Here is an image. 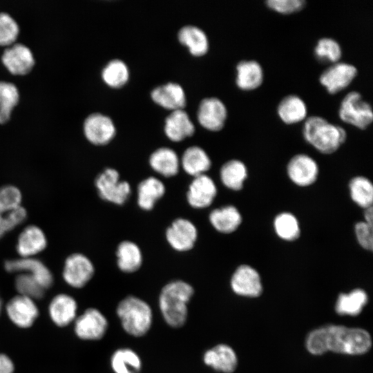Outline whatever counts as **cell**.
Here are the masks:
<instances>
[{"label": "cell", "mask_w": 373, "mask_h": 373, "mask_svg": "<svg viewBox=\"0 0 373 373\" xmlns=\"http://www.w3.org/2000/svg\"><path fill=\"white\" fill-rule=\"evenodd\" d=\"M370 334L361 328L327 325L312 331L307 337L306 347L312 354L331 351L347 354H362L371 347Z\"/></svg>", "instance_id": "obj_1"}, {"label": "cell", "mask_w": 373, "mask_h": 373, "mask_svg": "<svg viewBox=\"0 0 373 373\" xmlns=\"http://www.w3.org/2000/svg\"><path fill=\"white\" fill-rule=\"evenodd\" d=\"M194 294L188 283L177 280L164 285L159 296V307L166 323L172 327H180L188 316L187 304Z\"/></svg>", "instance_id": "obj_2"}, {"label": "cell", "mask_w": 373, "mask_h": 373, "mask_svg": "<svg viewBox=\"0 0 373 373\" xmlns=\"http://www.w3.org/2000/svg\"><path fill=\"white\" fill-rule=\"evenodd\" d=\"M303 135L309 144L323 154L336 151L347 138L344 128L320 116H312L305 120Z\"/></svg>", "instance_id": "obj_3"}, {"label": "cell", "mask_w": 373, "mask_h": 373, "mask_svg": "<svg viewBox=\"0 0 373 373\" xmlns=\"http://www.w3.org/2000/svg\"><path fill=\"white\" fill-rule=\"evenodd\" d=\"M116 312L123 329L133 336H144L151 327L152 309L140 298L134 296L124 298L118 303Z\"/></svg>", "instance_id": "obj_4"}, {"label": "cell", "mask_w": 373, "mask_h": 373, "mask_svg": "<svg viewBox=\"0 0 373 373\" xmlns=\"http://www.w3.org/2000/svg\"><path fill=\"white\" fill-rule=\"evenodd\" d=\"M21 193L17 187L6 185L0 188V238L26 218L27 212L21 204Z\"/></svg>", "instance_id": "obj_5"}, {"label": "cell", "mask_w": 373, "mask_h": 373, "mask_svg": "<svg viewBox=\"0 0 373 373\" xmlns=\"http://www.w3.org/2000/svg\"><path fill=\"white\" fill-rule=\"evenodd\" d=\"M95 184L102 200L117 205L124 204L131 194L130 184L121 180L119 172L113 168H106L102 171Z\"/></svg>", "instance_id": "obj_6"}, {"label": "cell", "mask_w": 373, "mask_h": 373, "mask_svg": "<svg viewBox=\"0 0 373 373\" xmlns=\"http://www.w3.org/2000/svg\"><path fill=\"white\" fill-rule=\"evenodd\" d=\"M340 119L359 129L367 128L373 121L371 105L363 100L360 93H348L341 102L338 110Z\"/></svg>", "instance_id": "obj_7"}, {"label": "cell", "mask_w": 373, "mask_h": 373, "mask_svg": "<svg viewBox=\"0 0 373 373\" xmlns=\"http://www.w3.org/2000/svg\"><path fill=\"white\" fill-rule=\"evenodd\" d=\"M1 61L8 73L15 77L28 75L35 65L32 52L27 46L20 42L4 48Z\"/></svg>", "instance_id": "obj_8"}, {"label": "cell", "mask_w": 373, "mask_h": 373, "mask_svg": "<svg viewBox=\"0 0 373 373\" xmlns=\"http://www.w3.org/2000/svg\"><path fill=\"white\" fill-rule=\"evenodd\" d=\"M82 132L88 142L95 146H102L113 139L115 127L109 117L95 112L88 114L84 119Z\"/></svg>", "instance_id": "obj_9"}, {"label": "cell", "mask_w": 373, "mask_h": 373, "mask_svg": "<svg viewBox=\"0 0 373 373\" xmlns=\"http://www.w3.org/2000/svg\"><path fill=\"white\" fill-rule=\"evenodd\" d=\"M165 237L174 250L184 252L194 247L198 238V229L191 220L178 218L167 227Z\"/></svg>", "instance_id": "obj_10"}, {"label": "cell", "mask_w": 373, "mask_h": 373, "mask_svg": "<svg viewBox=\"0 0 373 373\" xmlns=\"http://www.w3.org/2000/svg\"><path fill=\"white\" fill-rule=\"evenodd\" d=\"M95 268L91 260L82 254L69 256L64 263L63 278L71 287L81 288L93 276Z\"/></svg>", "instance_id": "obj_11"}, {"label": "cell", "mask_w": 373, "mask_h": 373, "mask_svg": "<svg viewBox=\"0 0 373 373\" xmlns=\"http://www.w3.org/2000/svg\"><path fill=\"white\" fill-rule=\"evenodd\" d=\"M287 173L290 180L301 187L309 186L317 180L319 169L317 162L307 154H297L287 165Z\"/></svg>", "instance_id": "obj_12"}, {"label": "cell", "mask_w": 373, "mask_h": 373, "mask_svg": "<svg viewBox=\"0 0 373 373\" xmlns=\"http://www.w3.org/2000/svg\"><path fill=\"white\" fill-rule=\"evenodd\" d=\"M356 68L347 63L336 62L325 69L319 81L330 94H336L347 88L357 75Z\"/></svg>", "instance_id": "obj_13"}, {"label": "cell", "mask_w": 373, "mask_h": 373, "mask_svg": "<svg viewBox=\"0 0 373 373\" xmlns=\"http://www.w3.org/2000/svg\"><path fill=\"white\" fill-rule=\"evenodd\" d=\"M108 321L97 309L89 308L75 321V331L77 336L84 340H99L106 334Z\"/></svg>", "instance_id": "obj_14"}, {"label": "cell", "mask_w": 373, "mask_h": 373, "mask_svg": "<svg viewBox=\"0 0 373 373\" xmlns=\"http://www.w3.org/2000/svg\"><path fill=\"white\" fill-rule=\"evenodd\" d=\"M217 192L213 180L207 174L201 175L193 178L186 192V200L194 209H205L213 203Z\"/></svg>", "instance_id": "obj_15"}, {"label": "cell", "mask_w": 373, "mask_h": 373, "mask_svg": "<svg viewBox=\"0 0 373 373\" xmlns=\"http://www.w3.org/2000/svg\"><path fill=\"white\" fill-rule=\"evenodd\" d=\"M230 284L233 292L242 296L257 297L262 291L258 272L249 265H241L236 268Z\"/></svg>", "instance_id": "obj_16"}, {"label": "cell", "mask_w": 373, "mask_h": 373, "mask_svg": "<svg viewBox=\"0 0 373 373\" xmlns=\"http://www.w3.org/2000/svg\"><path fill=\"white\" fill-rule=\"evenodd\" d=\"M197 115L199 123L204 128L211 131H218L224 125L227 111L220 99L207 97L200 102Z\"/></svg>", "instance_id": "obj_17"}, {"label": "cell", "mask_w": 373, "mask_h": 373, "mask_svg": "<svg viewBox=\"0 0 373 373\" xmlns=\"http://www.w3.org/2000/svg\"><path fill=\"white\" fill-rule=\"evenodd\" d=\"M4 267L8 272L26 273L31 275L45 289L52 285L53 276L50 271L41 261L34 257L7 260Z\"/></svg>", "instance_id": "obj_18"}, {"label": "cell", "mask_w": 373, "mask_h": 373, "mask_svg": "<svg viewBox=\"0 0 373 373\" xmlns=\"http://www.w3.org/2000/svg\"><path fill=\"white\" fill-rule=\"evenodd\" d=\"M6 312L16 325L24 328L31 326L39 314L33 300L22 295L13 297L8 303Z\"/></svg>", "instance_id": "obj_19"}, {"label": "cell", "mask_w": 373, "mask_h": 373, "mask_svg": "<svg viewBox=\"0 0 373 373\" xmlns=\"http://www.w3.org/2000/svg\"><path fill=\"white\" fill-rule=\"evenodd\" d=\"M47 246L44 231L37 226H27L21 232L17 242V251L21 258H33Z\"/></svg>", "instance_id": "obj_20"}, {"label": "cell", "mask_w": 373, "mask_h": 373, "mask_svg": "<svg viewBox=\"0 0 373 373\" xmlns=\"http://www.w3.org/2000/svg\"><path fill=\"white\" fill-rule=\"evenodd\" d=\"M203 361L216 371L231 373L236 368L238 359L230 346L219 344L205 352Z\"/></svg>", "instance_id": "obj_21"}, {"label": "cell", "mask_w": 373, "mask_h": 373, "mask_svg": "<svg viewBox=\"0 0 373 373\" xmlns=\"http://www.w3.org/2000/svg\"><path fill=\"white\" fill-rule=\"evenodd\" d=\"M194 131V125L183 109L173 111L165 119V134L173 142H180L191 136Z\"/></svg>", "instance_id": "obj_22"}, {"label": "cell", "mask_w": 373, "mask_h": 373, "mask_svg": "<svg viewBox=\"0 0 373 373\" xmlns=\"http://www.w3.org/2000/svg\"><path fill=\"white\" fill-rule=\"evenodd\" d=\"M166 191L164 184L159 178L150 176L142 180L137 189V202L140 209L151 211Z\"/></svg>", "instance_id": "obj_23"}, {"label": "cell", "mask_w": 373, "mask_h": 373, "mask_svg": "<svg viewBox=\"0 0 373 373\" xmlns=\"http://www.w3.org/2000/svg\"><path fill=\"white\" fill-rule=\"evenodd\" d=\"M212 227L222 233L236 231L242 223V215L233 205H227L213 209L209 215Z\"/></svg>", "instance_id": "obj_24"}, {"label": "cell", "mask_w": 373, "mask_h": 373, "mask_svg": "<svg viewBox=\"0 0 373 373\" xmlns=\"http://www.w3.org/2000/svg\"><path fill=\"white\" fill-rule=\"evenodd\" d=\"M152 99L158 105L173 111L182 109L186 104L185 93L182 86L168 83L153 90Z\"/></svg>", "instance_id": "obj_25"}, {"label": "cell", "mask_w": 373, "mask_h": 373, "mask_svg": "<svg viewBox=\"0 0 373 373\" xmlns=\"http://www.w3.org/2000/svg\"><path fill=\"white\" fill-rule=\"evenodd\" d=\"M180 161L183 170L193 178L207 174L211 166V161L208 154L198 146L187 148Z\"/></svg>", "instance_id": "obj_26"}, {"label": "cell", "mask_w": 373, "mask_h": 373, "mask_svg": "<svg viewBox=\"0 0 373 373\" xmlns=\"http://www.w3.org/2000/svg\"><path fill=\"white\" fill-rule=\"evenodd\" d=\"M149 164L158 174L171 178L179 172L180 161L175 151L168 147H162L151 153Z\"/></svg>", "instance_id": "obj_27"}, {"label": "cell", "mask_w": 373, "mask_h": 373, "mask_svg": "<svg viewBox=\"0 0 373 373\" xmlns=\"http://www.w3.org/2000/svg\"><path fill=\"white\" fill-rule=\"evenodd\" d=\"M238 87L243 90H252L258 88L263 82L264 74L260 64L254 60H243L236 66Z\"/></svg>", "instance_id": "obj_28"}, {"label": "cell", "mask_w": 373, "mask_h": 373, "mask_svg": "<svg viewBox=\"0 0 373 373\" xmlns=\"http://www.w3.org/2000/svg\"><path fill=\"white\" fill-rule=\"evenodd\" d=\"M117 265L124 273L137 271L142 266L143 257L140 247L131 240L119 243L117 250Z\"/></svg>", "instance_id": "obj_29"}, {"label": "cell", "mask_w": 373, "mask_h": 373, "mask_svg": "<svg viewBox=\"0 0 373 373\" xmlns=\"http://www.w3.org/2000/svg\"><path fill=\"white\" fill-rule=\"evenodd\" d=\"M77 303L71 296L61 294L52 298L49 305V314L58 326H66L75 318Z\"/></svg>", "instance_id": "obj_30"}, {"label": "cell", "mask_w": 373, "mask_h": 373, "mask_svg": "<svg viewBox=\"0 0 373 373\" xmlns=\"http://www.w3.org/2000/svg\"><path fill=\"white\" fill-rule=\"evenodd\" d=\"M277 113L280 119L287 124H293L304 120L307 115L305 102L298 96L289 95L279 103Z\"/></svg>", "instance_id": "obj_31"}, {"label": "cell", "mask_w": 373, "mask_h": 373, "mask_svg": "<svg viewBox=\"0 0 373 373\" xmlns=\"http://www.w3.org/2000/svg\"><path fill=\"white\" fill-rule=\"evenodd\" d=\"M247 174L246 165L239 160L226 162L220 170L222 183L227 189L233 191H240L243 188Z\"/></svg>", "instance_id": "obj_32"}, {"label": "cell", "mask_w": 373, "mask_h": 373, "mask_svg": "<svg viewBox=\"0 0 373 373\" xmlns=\"http://www.w3.org/2000/svg\"><path fill=\"white\" fill-rule=\"evenodd\" d=\"M178 39L181 44L189 48L195 56L204 55L209 48L208 39L204 32L194 26L182 27L178 32Z\"/></svg>", "instance_id": "obj_33"}, {"label": "cell", "mask_w": 373, "mask_h": 373, "mask_svg": "<svg viewBox=\"0 0 373 373\" xmlns=\"http://www.w3.org/2000/svg\"><path fill=\"white\" fill-rule=\"evenodd\" d=\"M111 366L115 373H140L142 361L133 350L121 348L112 354Z\"/></svg>", "instance_id": "obj_34"}, {"label": "cell", "mask_w": 373, "mask_h": 373, "mask_svg": "<svg viewBox=\"0 0 373 373\" xmlns=\"http://www.w3.org/2000/svg\"><path fill=\"white\" fill-rule=\"evenodd\" d=\"M367 302V295L361 289H355L348 294H339L335 309L341 315H358Z\"/></svg>", "instance_id": "obj_35"}, {"label": "cell", "mask_w": 373, "mask_h": 373, "mask_svg": "<svg viewBox=\"0 0 373 373\" xmlns=\"http://www.w3.org/2000/svg\"><path fill=\"white\" fill-rule=\"evenodd\" d=\"M349 191L352 201L363 209L372 207L373 185L366 177L358 175L351 179Z\"/></svg>", "instance_id": "obj_36"}, {"label": "cell", "mask_w": 373, "mask_h": 373, "mask_svg": "<svg viewBox=\"0 0 373 373\" xmlns=\"http://www.w3.org/2000/svg\"><path fill=\"white\" fill-rule=\"evenodd\" d=\"M17 87L12 82L0 80V124H6L19 102Z\"/></svg>", "instance_id": "obj_37"}, {"label": "cell", "mask_w": 373, "mask_h": 373, "mask_svg": "<svg viewBox=\"0 0 373 373\" xmlns=\"http://www.w3.org/2000/svg\"><path fill=\"white\" fill-rule=\"evenodd\" d=\"M274 228L276 235L285 241H294L300 233L298 220L290 212L278 213L274 220Z\"/></svg>", "instance_id": "obj_38"}, {"label": "cell", "mask_w": 373, "mask_h": 373, "mask_svg": "<svg viewBox=\"0 0 373 373\" xmlns=\"http://www.w3.org/2000/svg\"><path fill=\"white\" fill-rule=\"evenodd\" d=\"M129 77L126 64L119 59L110 61L102 70V78L109 86L119 88L124 85Z\"/></svg>", "instance_id": "obj_39"}, {"label": "cell", "mask_w": 373, "mask_h": 373, "mask_svg": "<svg viewBox=\"0 0 373 373\" xmlns=\"http://www.w3.org/2000/svg\"><path fill=\"white\" fill-rule=\"evenodd\" d=\"M314 54L318 60L333 64L338 62L341 58L342 50L336 40L325 37L318 41L314 48Z\"/></svg>", "instance_id": "obj_40"}, {"label": "cell", "mask_w": 373, "mask_h": 373, "mask_svg": "<svg viewBox=\"0 0 373 373\" xmlns=\"http://www.w3.org/2000/svg\"><path fill=\"white\" fill-rule=\"evenodd\" d=\"M19 27L15 19L6 12H0V47L6 48L17 41Z\"/></svg>", "instance_id": "obj_41"}, {"label": "cell", "mask_w": 373, "mask_h": 373, "mask_svg": "<svg viewBox=\"0 0 373 373\" xmlns=\"http://www.w3.org/2000/svg\"><path fill=\"white\" fill-rule=\"evenodd\" d=\"M15 287L20 295L32 300L41 298L44 294L45 289L33 276L26 273H20L17 276Z\"/></svg>", "instance_id": "obj_42"}, {"label": "cell", "mask_w": 373, "mask_h": 373, "mask_svg": "<svg viewBox=\"0 0 373 373\" xmlns=\"http://www.w3.org/2000/svg\"><path fill=\"white\" fill-rule=\"evenodd\" d=\"M268 8L280 14H292L301 10L305 6L303 0H269Z\"/></svg>", "instance_id": "obj_43"}, {"label": "cell", "mask_w": 373, "mask_h": 373, "mask_svg": "<svg viewBox=\"0 0 373 373\" xmlns=\"http://www.w3.org/2000/svg\"><path fill=\"white\" fill-rule=\"evenodd\" d=\"M357 242L361 247L367 251L373 248L372 226L364 221L358 222L354 226Z\"/></svg>", "instance_id": "obj_44"}, {"label": "cell", "mask_w": 373, "mask_h": 373, "mask_svg": "<svg viewBox=\"0 0 373 373\" xmlns=\"http://www.w3.org/2000/svg\"><path fill=\"white\" fill-rule=\"evenodd\" d=\"M14 365L10 358L5 354H0V373H13Z\"/></svg>", "instance_id": "obj_45"}, {"label": "cell", "mask_w": 373, "mask_h": 373, "mask_svg": "<svg viewBox=\"0 0 373 373\" xmlns=\"http://www.w3.org/2000/svg\"><path fill=\"white\" fill-rule=\"evenodd\" d=\"M364 222L372 226L373 210L372 207L364 209Z\"/></svg>", "instance_id": "obj_46"}, {"label": "cell", "mask_w": 373, "mask_h": 373, "mask_svg": "<svg viewBox=\"0 0 373 373\" xmlns=\"http://www.w3.org/2000/svg\"><path fill=\"white\" fill-rule=\"evenodd\" d=\"M1 298H0V312H1Z\"/></svg>", "instance_id": "obj_47"}]
</instances>
